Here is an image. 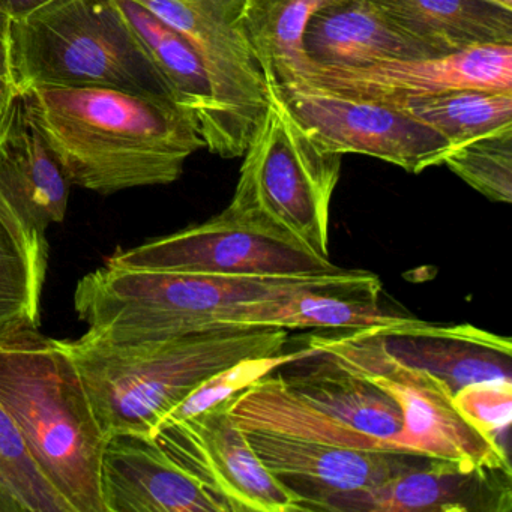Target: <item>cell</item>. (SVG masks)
Instances as JSON below:
<instances>
[{
    "mask_svg": "<svg viewBox=\"0 0 512 512\" xmlns=\"http://www.w3.org/2000/svg\"><path fill=\"white\" fill-rule=\"evenodd\" d=\"M22 94L68 181L104 196L172 184L205 148L196 116L170 98L107 88Z\"/></svg>",
    "mask_w": 512,
    "mask_h": 512,
    "instance_id": "cell-1",
    "label": "cell"
},
{
    "mask_svg": "<svg viewBox=\"0 0 512 512\" xmlns=\"http://www.w3.org/2000/svg\"><path fill=\"white\" fill-rule=\"evenodd\" d=\"M287 335L284 329L232 326L134 344L86 337L61 343L103 433L152 436L203 380L239 359L284 352Z\"/></svg>",
    "mask_w": 512,
    "mask_h": 512,
    "instance_id": "cell-2",
    "label": "cell"
},
{
    "mask_svg": "<svg viewBox=\"0 0 512 512\" xmlns=\"http://www.w3.org/2000/svg\"><path fill=\"white\" fill-rule=\"evenodd\" d=\"M0 404L73 512H106L100 473L107 436L61 340L25 329L0 341Z\"/></svg>",
    "mask_w": 512,
    "mask_h": 512,
    "instance_id": "cell-3",
    "label": "cell"
},
{
    "mask_svg": "<svg viewBox=\"0 0 512 512\" xmlns=\"http://www.w3.org/2000/svg\"><path fill=\"white\" fill-rule=\"evenodd\" d=\"M223 277L133 271L104 265L77 283L74 308L88 325L83 337L113 344L166 340L238 326L245 308L334 275Z\"/></svg>",
    "mask_w": 512,
    "mask_h": 512,
    "instance_id": "cell-4",
    "label": "cell"
},
{
    "mask_svg": "<svg viewBox=\"0 0 512 512\" xmlns=\"http://www.w3.org/2000/svg\"><path fill=\"white\" fill-rule=\"evenodd\" d=\"M11 47L20 94L107 88L170 98L116 0H53L11 20Z\"/></svg>",
    "mask_w": 512,
    "mask_h": 512,
    "instance_id": "cell-5",
    "label": "cell"
},
{
    "mask_svg": "<svg viewBox=\"0 0 512 512\" xmlns=\"http://www.w3.org/2000/svg\"><path fill=\"white\" fill-rule=\"evenodd\" d=\"M244 152L227 208L260 221L329 259V218L343 155L325 151L292 115L275 86Z\"/></svg>",
    "mask_w": 512,
    "mask_h": 512,
    "instance_id": "cell-6",
    "label": "cell"
},
{
    "mask_svg": "<svg viewBox=\"0 0 512 512\" xmlns=\"http://www.w3.org/2000/svg\"><path fill=\"white\" fill-rule=\"evenodd\" d=\"M308 349L385 392L400 409L397 445L404 454L464 466L511 467L503 443L466 421L445 383L389 355L374 328L340 335H311Z\"/></svg>",
    "mask_w": 512,
    "mask_h": 512,
    "instance_id": "cell-7",
    "label": "cell"
},
{
    "mask_svg": "<svg viewBox=\"0 0 512 512\" xmlns=\"http://www.w3.org/2000/svg\"><path fill=\"white\" fill-rule=\"evenodd\" d=\"M199 56L211 89L202 139L211 154L239 158L268 109L271 86L244 22V0H137Z\"/></svg>",
    "mask_w": 512,
    "mask_h": 512,
    "instance_id": "cell-8",
    "label": "cell"
},
{
    "mask_svg": "<svg viewBox=\"0 0 512 512\" xmlns=\"http://www.w3.org/2000/svg\"><path fill=\"white\" fill-rule=\"evenodd\" d=\"M106 265L223 277H304L340 269L287 233L229 208L197 226L116 250Z\"/></svg>",
    "mask_w": 512,
    "mask_h": 512,
    "instance_id": "cell-9",
    "label": "cell"
},
{
    "mask_svg": "<svg viewBox=\"0 0 512 512\" xmlns=\"http://www.w3.org/2000/svg\"><path fill=\"white\" fill-rule=\"evenodd\" d=\"M277 91L307 133L334 154L368 155L419 175L443 164L452 149L445 137L394 103L310 86Z\"/></svg>",
    "mask_w": 512,
    "mask_h": 512,
    "instance_id": "cell-10",
    "label": "cell"
},
{
    "mask_svg": "<svg viewBox=\"0 0 512 512\" xmlns=\"http://www.w3.org/2000/svg\"><path fill=\"white\" fill-rule=\"evenodd\" d=\"M151 437L227 512L305 511L302 497L260 460L229 412V401L193 418L161 425Z\"/></svg>",
    "mask_w": 512,
    "mask_h": 512,
    "instance_id": "cell-11",
    "label": "cell"
},
{
    "mask_svg": "<svg viewBox=\"0 0 512 512\" xmlns=\"http://www.w3.org/2000/svg\"><path fill=\"white\" fill-rule=\"evenodd\" d=\"M296 86L388 103L461 89L512 92V44H481L446 55L395 59L368 67L314 68Z\"/></svg>",
    "mask_w": 512,
    "mask_h": 512,
    "instance_id": "cell-12",
    "label": "cell"
},
{
    "mask_svg": "<svg viewBox=\"0 0 512 512\" xmlns=\"http://www.w3.org/2000/svg\"><path fill=\"white\" fill-rule=\"evenodd\" d=\"M511 467L427 460L367 490L326 494L310 511L511 512Z\"/></svg>",
    "mask_w": 512,
    "mask_h": 512,
    "instance_id": "cell-13",
    "label": "cell"
},
{
    "mask_svg": "<svg viewBox=\"0 0 512 512\" xmlns=\"http://www.w3.org/2000/svg\"><path fill=\"white\" fill-rule=\"evenodd\" d=\"M100 484L106 512H227L148 434L107 437Z\"/></svg>",
    "mask_w": 512,
    "mask_h": 512,
    "instance_id": "cell-14",
    "label": "cell"
},
{
    "mask_svg": "<svg viewBox=\"0 0 512 512\" xmlns=\"http://www.w3.org/2000/svg\"><path fill=\"white\" fill-rule=\"evenodd\" d=\"M245 433L263 464L302 497L305 511H310L311 502L326 494L367 490L430 460L403 452L343 448L265 431Z\"/></svg>",
    "mask_w": 512,
    "mask_h": 512,
    "instance_id": "cell-15",
    "label": "cell"
},
{
    "mask_svg": "<svg viewBox=\"0 0 512 512\" xmlns=\"http://www.w3.org/2000/svg\"><path fill=\"white\" fill-rule=\"evenodd\" d=\"M383 349L409 367L427 371L452 394L473 383L512 380V341L476 326L434 325L410 319L374 328Z\"/></svg>",
    "mask_w": 512,
    "mask_h": 512,
    "instance_id": "cell-16",
    "label": "cell"
},
{
    "mask_svg": "<svg viewBox=\"0 0 512 512\" xmlns=\"http://www.w3.org/2000/svg\"><path fill=\"white\" fill-rule=\"evenodd\" d=\"M377 275L341 269L326 280L245 308L239 328L353 329L398 325L412 317L389 313L380 304Z\"/></svg>",
    "mask_w": 512,
    "mask_h": 512,
    "instance_id": "cell-17",
    "label": "cell"
},
{
    "mask_svg": "<svg viewBox=\"0 0 512 512\" xmlns=\"http://www.w3.org/2000/svg\"><path fill=\"white\" fill-rule=\"evenodd\" d=\"M70 185L20 94L0 134V191L29 226L46 233L64 223Z\"/></svg>",
    "mask_w": 512,
    "mask_h": 512,
    "instance_id": "cell-18",
    "label": "cell"
},
{
    "mask_svg": "<svg viewBox=\"0 0 512 512\" xmlns=\"http://www.w3.org/2000/svg\"><path fill=\"white\" fill-rule=\"evenodd\" d=\"M304 50L313 70L434 56L400 31L373 0H344L319 11L305 29Z\"/></svg>",
    "mask_w": 512,
    "mask_h": 512,
    "instance_id": "cell-19",
    "label": "cell"
},
{
    "mask_svg": "<svg viewBox=\"0 0 512 512\" xmlns=\"http://www.w3.org/2000/svg\"><path fill=\"white\" fill-rule=\"evenodd\" d=\"M290 364L296 370L281 376L296 394L341 424L401 452L397 437L403 428V416L385 392L311 349L310 355Z\"/></svg>",
    "mask_w": 512,
    "mask_h": 512,
    "instance_id": "cell-20",
    "label": "cell"
},
{
    "mask_svg": "<svg viewBox=\"0 0 512 512\" xmlns=\"http://www.w3.org/2000/svg\"><path fill=\"white\" fill-rule=\"evenodd\" d=\"M434 56L481 44H512V10L493 0H373Z\"/></svg>",
    "mask_w": 512,
    "mask_h": 512,
    "instance_id": "cell-21",
    "label": "cell"
},
{
    "mask_svg": "<svg viewBox=\"0 0 512 512\" xmlns=\"http://www.w3.org/2000/svg\"><path fill=\"white\" fill-rule=\"evenodd\" d=\"M229 412L245 431H265L343 448L397 452L388 443L341 424L296 394L275 371L230 398Z\"/></svg>",
    "mask_w": 512,
    "mask_h": 512,
    "instance_id": "cell-22",
    "label": "cell"
},
{
    "mask_svg": "<svg viewBox=\"0 0 512 512\" xmlns=\"http://www.w3.org/2000/svg\"><path fill=\"white\" fill-rule=\"evenodd\" d=\"M49 245L0 191V341L40 328Z\"/></svg>",
    "mask_w": 512,
    "mask_h": 512,
    "instance_id": "cell-23",
    "label": "cell"
},
{
    "mask_svg": "<svg viewBox=\"0 0 512 512\" xmlns=\"http://www.w3.org/2000/svg\"><path fill=\"white\" fill-rule=\"evenodd\" d=\"M344 0H244V22L266 79L278 89L310 76L304 32L319 11Z\"/></svg>",
    "mask_w": 512,
    "mask_h": 512,
    "instance_id": "cell-24",
    "label": "cell"
},
{
    "mask_svg": "<svg viewBox=\"0 0 512 512\" xmlns=\"http://www.w3.org/2000/svg\"><path fill=\"white\" fill-rule=\"evenodd\" d=\"M116 4L170 98L196 116L202 134L211 115V89L199 56L176 29L137 0H116Z\"/></svg>",
    "mask_w": 512,
    "mask_h": 512,
    "instance_id": "cell-25",
    "label": "cell"
},
{
    "mask_svg": "<svg viewBox=\"0 0 512 512\" xmlns=\"http://www.w3.org/2000/svg\"><path fill=\"white\" fill-rule=\"evenodd\" d=\"M394 104L445 137L452 148L512 130V92L461 89Z\"/></svg>",
    "mask_w": 512,
    "mask_h": 512,
    "instance_id": "cell-26",
    "label": "cell"
},
{
    "mask_svg": "<svg viewBox=\"0 0 512 512\" xmlns=\"http://www.w3.org/2000/svg\"><path fill=\"white\" fill-rule=\"evenodd\" d=\"M0 494L16 512H73L29 454L16 424L0 404Z\"/></svg>",
    "mask_w": 512,
    "mask_h": 512,
    "instance_id": "cell-27",
    "label": "cell"
},
{
    "mask_svg": "<svg viewBox=\"0 0 512 512\" xmlns=\"http://www.w3.org/2000/svg\"><path fill=\"white\" fill-rule=\"evenodd\" d=\"M443 164L491 202H512V130L455 146Z\"/></svg>",
    "mask_w": 512,
    "mask_h": 512,
    "instance_id": "cell-28",
    "label": "cell"
},
{
    "mask_svg": "<svg viewBox=\"0 0 512 512\" xmlns=\"http://www.w3.org/2000/svg\"><path fill=\"white\" fill-rule=\"evenodd\" d=\"M307 347L296 350V352H281L278 355L251 356V358L239 359L229 367L217 371V373L203 380L197 385L181 403L176 404L163 419L161 425L172 424V422L184 421L200 415L218 404L226 403L230 398L235 397L239 392L244 391L248 386L253 385L257 380L265 377L272 371L286 367L290 362L298 361L308 355ZM155 428V430H157ZM154 434V433H152Z\"/></svg>",
    "mask_w": 512,
    "mask_h": 512,
    "instance_id": "cell-29",
    "label": "cell"
},
{
    "mask_svg": "<svg viewBox=\"0 0 512 512\" xmlns=\"http://www.w3.org/2000/svg\"><path fill=\"white\" fill-rule=\"evenodd\" d=\"M452 398L469 424L500 442V434L511 425L512 380L473 383L455 392Z\"/></svg>",
    "mask_w": 512,
    "mask_h": 512,
    "instance_id": "cell-30",
    "label": "cell"
},
{
    "mask_svg": "<svg viewBox=\"0 0 512 512\" xmlns=\"http://www.w3.org/2000/svg\"><path fill=\"white\" fill-rule=\"evenodd\" d=\"M20 95L11 47V20L0 14V134Z\"/></svg>",
    "mask_w": 512,
    "mask_h": 512,
    "instance_id": "cell-31",
    "label": "cell"
},
{
    "mask_svg": "<svg viewBox=\"0 0 512 512\" xmlns=\"http://www.w3.org/2000/svg\"><path fill=\"white\" fill-rule=\"evenodd\" d=\"M50 2L53 0H0V14L10 20H19Z\"/></svg>",
    "mask_w": 512,
    "mask_h": 512,
    "instance_id": "cell-32",
    "label": "cell"
},
{
    "mask_svg": "<svg viewBox=\"0 0 512 512\" xmlns=\"http://www.w3.org/2000/svg\"><path fill=\"white\" fill-rule=\"evenodd\" d=\"M0 512H16L14 506L2 494H0Z\"/></svg>",
    "mask_w": 512,
    "mask_h": 512,
    "instance_id": "cell-33",
    "label": "cell"
},
{
    "mask_svg": "<svg viewBox=\"0 0 512 512\" xmlns=\"http://www.w3.org/2000/svg\"><path fill=\"white\" fill-rule=\"evenodd\" d=\"M496 4L502 5L506 10H512V0H493Z\"/></svg>",
    "mask_w": 512,
    "mask_h": 512,
    "instance_id": "cell-34",
    "label": "cell"
}]
</instances>
